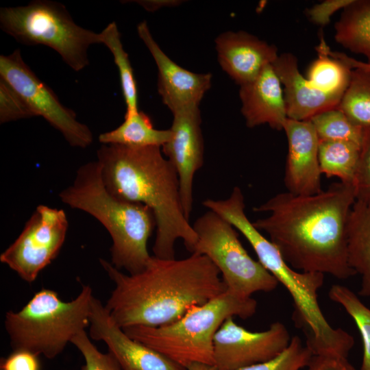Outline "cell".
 Instances as JSON below:
<instances>
[{"instance_id":"6da1fadb","label":"cell","mask_w":370,"mask_h":370,"mask_svg":"<svg viewBox=\"0 0 370 370\" xmlns=\"http://www.w3.org/2000/svg\"><path fill=\"white\" fill-rule=\"evenodd\" d=\"M355 201L354 186L342 182L311 195L286 191L254 207V212L269 215L252 223L268 234L294 269L347 280L356 275L347 248V224Z\"/></svg>"},{"instance_id":"7a4b0ae2","label":"cell","mask_w":370,"mask_h":370,"mask_svg":"<svg viewBox=\"0 0 370 370\" xmlns=\"http://www.w3.org/2000/svg\"><path fill=\"white\" fill-rule=\"evenodd\" d=\"M99 263L114 284L105 308L122 329L169 324L226 291L219 271L204 255L180 260L151 256L135 274L124 273L103 258Z\"/></svg>"},{"instance_id":"3957f363","label":"cell","mask_w":370,"mask_h":370,"mask_svg":"<svg viewBox=\"0 0 370 370\" xmlns=\"http://www.w3.org/2000/svg\"><path fill=\"white\" fill-rule=\"evenodd\" d=\"M97 156L105 185L113 195L143 204L153 212L154 256L175 258L178 239L192 253L197 234L184 212L176 170L161 147L102 144Z\"/></svg>"},{"instance_id":"277c9868","label":"cell","mask_w":370,"mask_h":370,"mask_svg":"<svg viewBox=\"0 0 370 370\" xmlns=\"http://www.w3.org/2000/svg\"><path fill=\"white\" fill-rule=\"evenodd\" d=\"M61 201L86 212L108 232L111 239L110 263L128 274L142 271L150 256L147 243L156 228L148 207L121 199L106 188L97 160L80 166L72 184L58 194Z\"/></svg>"},{"instance_id":"5b68a950","label":"cell","mask_w":370,"mask_h":370,"mask_svg":"<svg viewBox=\"0 0 370 370\" xmlns=\"http://www.w3.org/2000/svg\"><path fill=\"white\" fill-rule=\"evenodd\" d=\"M228 221L251 245L258 260L288 291L294 304L293 318L304 330L306 345L312 354H334L347 358L354 344L353 336L341 328H333L318 302L324 274L299 272L292 268L275 245L254 226L244 209L233 210Z\"/></svg>"},{"instance_id":"8992f818","label":"cell","mask_w":370,"mask_h":370,"mask_svg":"<svg viewBox=\"0 0 370 370\" xmlns=\"http://www.w3.org/2000/svg\"><path fill=\"white\" fill-rule=\"evenodd\" d=\"M257 301L227 290L207 303L193 306L178 320L158 327L123 329L132 338L188 367L194 362L214 365V336L230 317L243 319L256 312Z\"/></svg>"},{"instance_id":"52a82bcc","label":"cell","mask_w":370,"mask_h":370,"mask_svg":"<svg viewBox=\"0 0 370 370\" xmlns=\"http://www.w3.org/2000/svg\"><path fill=\"white\" fill-rule=\"evenodd\" d=\"M94 296L83 284L71 301L60 299L52 289L37 291L18 311L5 314L4 325L13 349H24L53 359L90 325Z\"/></svg>"},{"instance_id":"ba28073f","label":"cell","mask_w":370,"mask_h":370,"mask_svg":"<svg viewBox=\"0 0 370 370\" xmlns=\"http://www.w3.org/2000/svg\"><path fill=\"white\" fill-rule=\"evenodd\" d=\"M0 27L21 44L50 47L75 71L89 64V47L101 43L100 33L78 25L63 4L49 0L1 8Z\"/></svg>"},{"instance_id":"9c48e42d","label":"cell","mask_w":370,"mask_h":370,"mask_svg":"<svg viewBox=\"0 0 370 370\" xmlns=\"http://www.w3.org/2000/svg\"><path fill=\"white\" fill-rule=\"evenodd\" d=\"M197 242L191 254L207 256L220 272L226 290L243 297L270 292L279 284L258 260H254L238 239L235 227L208 210L193 225Z\"/></svg>"},{"instance_id":"30bf717a","label":"cell","mask_w":370,"mask_h":370,"mask_svg":"<svg viewBox=\"0 0 370 370\" xmlns=\"http://www.w3.org/2000/svg\"><path fill=\"white\" fill-rule=\"evenodd\" d=\"M68 227L64 210L38 206L18 236L1 254V262L23 280L33 282L58 255Z\"/></svg>"},{"instance_id":"8fae6325","label":"cell","mask_w":370,"mask_h":370,"mask_svg":"<svg viewBox=\"0 0 370 370\" xmlns=\"http://www.w3.org/2000/svg\"><path fill=\"white\" fill-rule=\"evenodd\" d=\"M0 77L24 99L36 116H41L73 147L86 148L93 141L90 128L63 106L54 92L23 61L20 49L0 56Z\"/></svg>"},{"instance_id":"7c38bea8","label":"cell","mask_w":370,"mask_h":370,"mask_svg":"<svg viewBox=\"0 0 370 370\" xmlns=\"http://www.w3.org/2000/svg\"><path fill=\"white\" fill-rule=\"evenodd\" d=\"M291 338L281 322L273 323L264 331L251 332L230 317L214 336V365L217 370H237L268 361L281 354Z\"/></svg>"},{"instance_id":"4fadbf2b","label":"cell","mask_w":370,"mask_h":370,"mask_svg":"<svg viewBox=\"0 0 370 370\" xmlns=\"http://www.w3.org/2000/svg\"><path fill=\"white\" fill-rule=\"evenodd\" d=\"M171 139L162 147L178 175L182 204L189 220L193 208V186L195 173L204 163V139L199 108L173 113Z\"/></svg>"},{"instance_id":"5bb4252c","label":"cell","mask_w":370,"mask_h":370,"mask_svg":"<svg viewBox=\"0 0 370 370\" xmlns=\"http://www.w3.org/2000/svg\"><path fill=\"white\" fill-rule=\"evenodd\" d=\"M137 32L157 66L158 92L162 103L172 114L199 108L211 87L212 75L191 72L173 62L156 42L146 21L138 25Z\"/></svg>"},{"instance_id":"9a60e30c","label":"cell","mask_w":370,"mask_h":370,"mask_svg":"<svg viewBox=\"0 0 370 370\" xmlns=\"http://www.w3.org/2000/svg\"><path fill=\"white\" fill-rule=\"evenodd\" d=\"M89 334L103 341L123 370H188L163 354L130 338L110 317L100 300L94 297Z\"/></svg>"},{"instance_id":"2e32d148","label":"cell","mask_w":370,"mask_h":370,"mask_svg":"<svg viewBox=\"0 0 370 370\" xmlns=\"http://www.w3.org/2000/svg\"><path fill=\"white\" fill-rule=\"evenodd\" d=\"M283 130L288 141L284 183L288 192L311 195L321 190L319 162V139L309 120L287 119Z\"/></svg>"},{"instance_id":"e0dca14e","label":"cell","mask_w":370,"mask_h":370,"mask_svg":"<svg viewBox=\"0 0 370 370\" xmlns=\"http://www.w3.org/2000/svg\"><path fill=\"white\" fill-rule=\"evenodd\" d=\"M215 47L222 69L240 86L256 79L279 56L275 46L243 31L222 33Z\"/></svg>"},{"instance_id":"ac0fdd59","label":"cell","mask_w":370,"mask_h":370,"mask_svg":"<svg viewBox=\"0 0 370 370\" xmlns=\"http://www.w3.org/2000/svg\"><path fill=\"white\" fill-rule=\"evenodd\" d=\"M282 85L288 119L306 121L325 110L338 106L343 96L311 87L299 72L297 58L285 52L271 64Z\"/></svg>"},{"instance_id":"d6986e66","label":"cell","mask_w":370,"mask_h":370,"mask_svg":"<svg viewBox=\"0 0 370 370\" xmlns=\"http://www.w3.org/2000/svg\"><path fill=\"white\" fill-rule=\"evenodd\" d=\"M241 113L246 125L252 128L267 124L283 130L288 119L282 84L271 64L265 66L253 81L240 86Z\"/></svg>"},{"instance_id":"ffe728a7","label":"cell","mask_w":370,"mask_h":370,"mask_svg":"<svg viewBox=\"0 0 370 370\" xmlns=\"http://www.w3.org/2000/svg\"><path fill=\"white\" fill-rule=\"evenodd\" d=\"M349 266L361 278L358 295L370 297V204L356 201L347 224Z\"/></svg>"},{"instance_id":"44dd1931","label":"cell","mask_w":370,"mask_h":370,"mask_svg":"<svg viewBox=\"0 0 370 370\" xmlns=\"http://www.w3.org/2000/svg\"><path fill=\"white\" fill-rule=\"evenodd\" d=\"M171 131L153 127L149 116L142 111L125 113L123 122L116 128L101 134V144H116L132 147H160L171 138Z\"/></svg>"},{"instance_id":"7402d4cb","label":"cell","mask_w":370,"mask_h":370,"mask_svg":"<svg viewBox=\"0 0 370 370\" xmlns=\"http://www.w3.org/2000/svg\"><path fill=\"white\" fill-rule=\"evenodd\" d=\"M336 41L370 64V0H354L334 25Z\"/></svg>"},{"instance_id":"603a6c76","label":"cell","mask_w":370,"mask_h":370,"mask_svg":"<svg viewBox=\"0 0 370 370\" xmlns=\"http://www.w3.org/2000/svg\"><path fill=\"white\" fill-rule=\"evenodd\" d=\"M323 36L316 47L317 58L310 64L307 78L311 87L326 93L343 96L350 80L352 69L331 57Z\"/></svg>"},{"instance_id":"cb8c5ba5","label":"cell","mask_w":370,"mask_h":370,"mask_svg":"<svg viewBox=\"0 0 370 370\" xmlns=\"http://www.w3.org/2000/svg\"><path fill=\"white\" fill-rule=\"evenodd\" d=\"M360 146L346 140H319V162L321 174L337 177L353 184L357 171Z\"/></svg>"},{"instance_id":"d4e9b609","label":"cell","mask_w":370,"mask_h":370,"mask_svg":"<svg viewBox=\"0 0 370 370\" xmlns=\"http://www.w3.org/2000/svg\"><path fill=\"white\" fill-rule=\"evenodd\" d=\"M101 43L104 44L113 56L119 71L123 96L126 105V112L138 109V90L134 71L121 40V34L115 22L109 23L100 32Z\"/></svg>"},{"instance_id":"484cf974","label":"cell","mask_w":370,"mask_h":370,"mask_svg":"<svg viewBox=\"0 0 370 370\" xmlns=\"http://www.w3.org/2000/svg\"><path fill=\"white\" fill-rule=\"evenodd\" d=\"M338 108L356 125L370 128V71L352 69L349 83Z\"/></svg>"},{"instance_id":"4316f807","label":"cell","mask_w":370,"mask_h":370,"mask_svg":"<svg viewBox=\"0 0 370 370\" xmlns=\"http://www.w3.org/2000/svg\"><path fill=\"white\" fill-rule=\"evenodd\" d=\"M329 298L340 304L354 321L363 343V355L359 370H370V308L352 290L341 284H333Z\"/></svg>"},{"instance_id":"83f0119b","label":"cell","mask_w":370,"mask_h":370,"mask_svg":"<svg viewBox=\"0 0 370 370\" xmlns=\"http://www.w3.org/2000/svg\"><path fill=\"white\" fill-rule=\"evenodd\" d=\"M309 121L319 140H346L361 145L364 129L354 124L338 107L321 112Z\"/></svg>"},{"instance_id":"f1b7e54d","label":"cell","mask_w":370,"mask_h":370,"mask_svg":"<svg viewBox=\"0 0 370 370\" xmlns=\"http://www.w3.org/2000/svg\"><path fill=\"white\" fill-rule=\"evenodd\" d=\"M312 355L301 339L295 336L288 346L273 359L237 370H301L307 367Z\"/></svg>"},{"instance_id":"f546056e","label":"cell","mask_w":370,"mask_h":370,"mask_svg":"<svg viewBox=\"0 0 370 370\" xmlns=\"http://www.w3.org/2000/svg\"><path fill=\"white\" fill-rule=\"evenodd\" d=\"M84 359L81 370H123L116 358L110 353H103L92 343L86 330L71 341Z\"/></svg>"},{"instance_id":"4dcf8cb0","label":"cell","mask_w":370,"mask_h":370,"mask_svg":"<svg viewBox=\"0 0 370 370\" xmlns=\"http://www.w3.org/2000/svg\"><path fill=\"white\" fill-rule=\"evenodd\" d=\"M36 116L19 93L0 77V123L1 124Z\"/></svg>"},{"instance_id":"1f68e13d","label":"cell","mask_w":370,"mask_h":370,"mask_svg":"<svg viewBox=\"0 0 370 370\" xmlns=\"http://www.w3.org/2000/svg\"><path fill=\"white\" fill-rule=\"evenodd\" d=\"M354 186L356 201L370 204V128L363 131Z\"/></svg>"},{"instance_id":"d6a6232c","label":"cell","mask_w":370,"mask_h":370,"mask_svg":"<svg viewBox=\"0 0 370 370\" xmlns=\"http://www.w3.org/2000/svg\"><path fill=\"white\" fill-rule=\"evenodd\" d=\"M39 356L24 349H13L0 362V370H40Z\"/></svg>"},{"instance_id":"836d02e7","label":"cell","mask_w":370,"mask_h":370,"mask_svg":"<svg viewBox=\"0 0 370 370\" xmlns=\"http://www.w3.org/2000/svg\"><path fill=\"white\" fill-rule=\"evenodd\" d=\"M354 0H325L307 8L306 14L313 23L325 26L330 21L331 16L338 10L344 9Z\"/></svg>"},{"instance_id":"e575fe53","label":"cell","mask_w":370,"mask_h":370,"mask_svg":"<svg viewBox=\"0 0 370 370\" xmlns=\"http://www.w3.org/2000/svg\"><path fill=\"white\" fill-rule=\"evenodd\" d=\"M307 370H356L347 357L337 354L312 355Z\"/></svg>"},{"instance_id":"d590c367","label":"cell","mask_w":370,"mask_h":370,"mask_svg":"<svg viewBox=\"0 0 370 370\" xmlns=\"http://www.w3.org/2000/svg\"><path fill=\"white\" fill-rule=\"evenodd\" d=\"M328 54L337 60H341L347 64L351 69H362L370 71V64L364 62L348 56L347 54L338 51H333L330 48L328 51Z\"/></svg>"},{"instance_id":"8d00e7d4","label":"cell","mask_w":370,"mask_h":370,"mask_svg":"<svg viewBox=\"0 0 370 370\" xmlns=\"http://www.w3.org/2000/svg\"><path fill=\"white\" fill-rule=\"evenodd\" d=\"M137 3L142 5L145 10L153 12L163 7H172L180 3V1L175 0H149L136 1Z\"/></svg>"},{"instance_id":"74e56055","label":"cell","mask_w":370,"mask_h":370,"mask_svg":"<svg viewBox=\"0 0 370 370\" xmlns=\"http://www.w3.org/2000/svg\"><path fill=\"white\" fill-rule=\"evenodd\" d=\"M188 370H217L214 365L194 362L187 367Z\"/></svg>"}]
</instances>
